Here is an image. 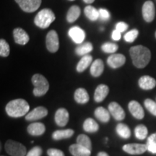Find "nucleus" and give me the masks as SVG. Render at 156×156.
<instances>
[{
  "label": "nucleus",
  "instance_id": "393cba45",
  "mask_svg": "<svg viewBox=\"0 0 156 156\" xmlns=\"http://www.w3.org/2000/svg\"><path fill=\"white\" fill-rule=\"evenodd\" d=\"M74 134V130L71 129L64 130H56L52 134V138L55 140H59L62 139H68Z\"/></svg>",
  "mask_w": 156,
  "mask_h": 156
},
{
  "label": "nucleus",
  "instance_id": "7ed1b4c3",
  "mask_svg": "<svg viewBox=\"0 0 156 156\" xmlns=\"http://www.w3.org/2000/svg\"><path fill=\"white\" fill-rule=\"evenodd\" d=\"M55 19V15L51 9H44L37 14L34 19V23L39 28L46 29L50 26Z\"/></svg>",
  "mask_w": 156,
  "mask_h": 156
},
{
  "label": "nucleus",
  "instance_id": "37998d69",
  "mask_svg": "<svg viewBox=\"0 0 156 156\" xmlns=\"http://www.w3.org/2000/svg\"><path fill=\"white\" fill-rule=\"evenodd\" d=\"M97 156H109V155L106 153H105V152H100V153L98 154Z\"/></svg>",
  "mask_w": 156,
  "mask_h": 156
},
{
  "label": "nucleus",
  "instance_id": "49530a36",
  "mask_svg": "<svg viewBox=\"0 0 156 156\" xmlns=\"http://www.w3.org/2000/svg\"><path fill=\"white\" fill-rule=\"evenodd\" d=\"M69 1H75V0H69Z\"/></svg>",
  "mask_w": 156,
  "mask_h": 156
},
{
  "label": "nucleus",
  "instance_id": "473e14b6",
  "mask_svg": "<svg viewBox=\"0 0 156 156\" xmlns=\"http://www.w3.org/2000/svg\"><path fill=\"white\" fill-rule=\"evenodd\" d=\"M147 151L152 153L156 154V133L151 134L148 137L147 142Z\"/></svg>",
  "mask_w": 156,
  "mask_h": 156
},
{
  "label": "nucleus",
  "instance_id": "7c9ffc66",
  "mask_svg": "<svg viewBox=\"0 0 156 156\" xmlns=\"http://www.w3.org/2000/svg\"><path fill=\"white\" fill-rule=\"evenodd\" d=\"M135 136L139 140H144L147 137L148 134L147 128L143 124H140L136 126L134 129Z\"/></svg>",
  "mask_w": 156,
  "mask_h": 156
},
{
  "label": "nucleus",
  "instance_id": "2f4dec72",
  "mask_svg": "<svg viewBox=\"0 0 156 156\" xmlns=\"http://www.w3.org/2000/svg\"><path fill=\"white\" fill-rule=\"evenodd\" d=\"M77 143L83 146L90 151H91V149H92V144H91L90 139L85 134H80L77 136Z\"/></svg>",
  "mask_w": 156,
  "mask_h": 156
},
{
  "label": "nucleus",
  "instance_id": "dca6fc26",
  "mask_svg": "<svg viewBox=\"0 0 156 156\" xmlns=\"http://www.w3.org/2000/svg\"><path fill=\"white\" fill-rule=\"evenodd\" d=\"M13 37L16 44L20 45H25L28 44L30 38L25 31L23 28H17L13 30Z\"/></svg>",
  "mask_w": 156,
  "mask_h": 156
},
{
  "label": "nucleus",
  "instance_id": "cd10ccee",
  "mask_svg": "<svg viewBox=\"0 0 156 156\" xmlns=\"http://www.w3.org/2000/svg\"><path fill=\"white\" fill-rule=\"evenodd\" d=\"M93 49V44L90 42H85L80 46H77L75 49V52L79 56H85Z\"/></svg>",
  "mask_w": 156,
  "mask_h": 156
},
{
  "label": "nucleus",
  "instance_id": "aec40b11",
  "mask_svg": "<svg viewBox=\"0 0 156 156\" xmlns=\"http://www.w3.org/2000/svg\"><path fill=\"white\" fill-rule=\"evenodd\" d=\"M28 132L33 136L42 135L46 131V127L44 124L40 122L32 123L28 126Z\"/></svg>",
  "mask_w": 156,
  "mask_h": 156
},
{
  "label": "nucleus",
  "instance_id": "2eb2a0df",
  "mask_svg": "<svg viewBox=\"0 0 156 156\" xmlns=\"http://www.w3.org/2000/svg\"><path fill=\"white\" fill-rule=\"evenodd\" d=\"M69 112L67 109L61 108L56 111L55 114V122L56 124L59 126H64L67 124L69 122Z\"/></svg>",
  "mask_w": 156,
  "mask_h": 156
},
{
  "label": "nucleus",
  "instance_id": "c03bdc74",
  "mask_svg": "<svg viewBox=\"0 0 156 156\" xmlns=\"http://www.w3.org/2000/svg\"><path fill=\"white\" fill-rule=\"evenodd\" d=\"M86 4H92L93 2H94L95 0H83Z\"/></svg>",
  "mask_w": 156,
  "mask_h": 156
},
{
  "label": "nucleus",
  "instance_id": "f03ea898",
  "mask_svg": "<svg viewBox=\"0 0 156 156\" xmlns=\"http://www.w3.org/2000/svg\"><path fill=\"white\" fill-rule=\"evenodd\" d=\"M5 110L9 116L18 118L27 115L30 110V106L24 99L18 98L9 101L6 106Z\"/></svg>",
  "mask_w": 156,
  "mask_h": 156
},
{
  "label": "nucleus",
  "instance_id": "f8f14e48",
  "mask_svg": "<svg viewBox=\"0 0 156 156\" xmlns=\"http://www.w3.org/2000/svg\"><path fill=\"white\" fill-rule=\"evenodd\" d=\"M108 111L112 116L117 121H122L125 118L124 109L116 102H112L108 105Z\"/></svg>",
  "mask_w": 156,
  "mask_h": 156
},
{
  "label": "nucleus",
  "instance_id": "ddd939ff",
  "mask_svg": "<svg viewBox=\"0 0 156 156\" xmlns=\"http://www.w3.org/2000/svg\"><path fill=\"white\" fill-rule=\"evenodd\" d=\"M69 36L76 44H80L84 41L85 38V33L80 27L75 26L69 30Z\"/></svg>",
  "mask_w": 156,
  "mask_h": 156
},
{
  "label": "nucleus",
  "instance_id": "20e7f679",
  "mask_svg": "<svg viewBox=\"0 0 156 156\" xmlns=\"http://www.w3.org/2000/svg\"><path fill=\"white\" fill-rule=\"evenodd\" d=\"M32 83L34 85V95L36 97L44 95L49 89V83L48 80L41 74H36L33 76Z\"/></svg>",
  "mask_w": 156,
  "mask_h": 156
},
{
  "label": "nucleus",
  "instance_id": "c85d7f7f",
  "mask_svg": "<svg viewBox=\"0 0 156 156\" xmlns=\"http://www.w3.org/2000/svg\"><path fill=\"white\" fill-rule=\"evenodd\" d=\"M85 16L91 21H95L99 18V11L93 6H87L84 9Z\"/></svg>",
  "mask_w": 156,
  "mask_h": 156
},
{
  "label": "nucleus",
  "instance_id": "423d86ee",
  "mask_svg": "<svg viewBox=\"0 0 156 156\" xmlns=\"http://www.w3.org/2000/svg\"><path fill=\"white\" fill-rule=\"evenodd\" d=\"M46 48L48 51L55 53L59 48V41L57 33L55 30H51L48 33L46 38Z\"/></svg>",
  "mask_w": 156,
  "mask_h": 156
},
{
  "label": "nucleus",
  "instance_id": "9b49d317",
  "mask_svg": "<svg viewBox=\"0 0 156 156\" xmlns=\"http://www.w3.org/2000/svg\"><path fill=\"white\" fill-rule=\"evenodd\" d=\"M125 62L126 57L121 54H114L109 56L107 58V64L109 67L113 69L121 67L125 64Z\"/></svg>",
  "mask_w": 156,
  "mask_h": 156
},
{
  "label": "nucleus",
  "instance_id": "4468645a",
  "mask_svg": "<svg viewBox=\"0 0 156 156\" xmlns=\"http://www.w3.org/2000/svg\"><path fill=\"white\" fill-rule=\"evenodd\" d=\"M129 110L132 116L137 119H142L145 116V112L141 105L137 101H132L129 103Z\"/></svg>",
  "mask_w": 156,
  "mask_h": 156
},
{
  "label": "nucleus",
  "instance_id": "ea45409f",
  "mask_svg": "<svg viewBox=\"0 0 156 156\" xmlns=\"http://www.w3.org/2000/svg\"><path fill=\"white\" fill-rule=\"evenodd\" d=\"M99 18H101L103 21H106L110 18V14L108 11L105 9H99Z\"/></svg>",
  "mask_w": 156,
  "mask_h": 156
},
{
  "label": "nucleus",
  "instance_id": "9d476101",
  "mask_svg": "<svg viewBox=\"0 0 156 156\" xmlns=\"http://www.w3.org/2000/svg\"><path fill=\"white\" fill-rule=\"evenodd\" d=\"M48 110L44 106H38L31 111L30 113L25 116V119L27 121H36L41 119L47 116Z\"/></svg>",
  "mask_w": 156,
  "mask_h": 156
},
{
  "label": "nucleus",
  "instance_id": "412c9836",
  "mask_svg": "<svg viewBox=\"0 0 156 156\" xmlns=\"http://www.w3.org/2000/svg\"><path fill=\"white\" fill-rule=\"evenodd\" d=\"M103 69H104V64L103 61L100 58H98L91 64L90 74L95 77H99L102 75Z\"/></svg>",
  "mask_w": 156,
  "mask_h": 156
},
{
  "label": "nucleus",
  "instance_id": "a18cd8bd",
  "mask_svg": "<svg viewBox=\"0 0 156 156\" xmlns=\"http://www.w3.org/2000/svg\"><path fill=\"white\" fill-rule=\"evenodd\" d=\"M155 38H156V31H155Z\"/></svg>",
  "mask_w": 156,
  "mask_h": 156
},
{
  "label": "nucleus",
  "instance_id": "f3484780",
  "mask_svg": "<svg viewBox=\"0 0 156 156\" xmlns=\"http://www.w3.org/2000/svg\"><path fill=\"white\" fill-rule=\"evenodd\" d=\"M138 84L142 89L148 90L153 89L156 86V80L151 76L145 75L140 78Z\"/></svg>",
  "mask_w": 156,
  "mask_h": 156
},
{
  "label": "nucleus",
  "instance_id": "e433bc0d",
  "mask_svg": "<svg viewBox=\"0 0 156 156\" xmlns=\"http://www.w3.org/2000/svg\"><path fill=\"white\" fill-rule=\"evenodd\" d=\"M139 32L136 29H133V30L129 31L128 33L124 35V40L128 43H132L134 41V40L137 38Z\"/></svg>",
  "mask_w": 156,
  "mask_h": 156
},
{
  "label": "nucleus",
  "instance_id": "c756f323",
  "mask_svg": "<svg viewBox=\"0 0 156 156\" xmlns=\"http://www.w3.org/2000/svg\"><path fill=\"white\" fill-rule=\"evenodd\" d=\"M116 132L121 137L124 139H128L131 136V131L129 126L122 123H120L116 126Z\"/></svg>",
  "mask_w": 156,
  "mask_h": 156
},
{
  "label": "nucleus",
  "instance_id": "39448f33",
  "mask_svg": "<svg viewBox=\"0 0 156 156\" xmlns=\"http://www.w3.org/2000/svg\"><path fill=\"white\" fill-rule=\"evenodd\" d=\"M5 151L11 156H25L26 154V147L23 144L14 140H9L5 145Z\"/></svg>",
  "mask_w": 156,
  "mask_h": 156
},
{
  "label": "nucleus",
  "instance_id": "bb28decb",
  "mask_svg": "<svg viewBox=\"0 0 156 156\" xmlns=\"http://www.w3.org/2000/svg\"><path fill=\"white\" fill-rule=\"evenodd\" d=\"M83 129L85 132H90V133H94L98 130L99 126L94 119L88 118L84 122Z\"/></svg>",
  "mask_w": 156,
  "mask_h": 156
},
{
  "label": "nucleus",
  "instance_id": "4be33fe9",
  "mask_svg": "<svg viewBox=\"0 0 156 156\" xmlns=\"http://www.w3.org/2000/svg\"><path fill=\"white\" fill-rule=\"evenodd\" d=\"M74 97H75L76 102L80 103V104H85L89 101L88 93H87L86 90L82 88V87L76 90Z\"/></svg>",
  "mask_w": 156,
  "mask_h": 156
},
{
  "label": "nucleus",
  "instance_id": "f257e3e1",
  "mask_svg": "<svg viewBox=\"0 0 156 156\" xmlns=\"http://www.w3.org/2000/svg\"><path fill=\"white\" fill-rule=\"evenodd\" d=\"M129 54L133 64L140 69L145 67L151 61V51L142 45L132 46L129 50Z\"/></svg>",
  "mask_w": 156,
  "mask_h": 156
},
{
  "label": "nucleus",
  "instance_id": "6ab92c4d",
  "mask_svg": "<svg viewBox=\"0 0 156 156\" xmlns=\"http://www.w3.org/2000/svg\"><path fill=\"white\" fill-rule=\"evenodd\" d=\"M108 87L106 85H99L95 89L94 93V100L97 103H100L106 98L108 94Z\"/></svg>",
  "mask_w": 156,
  "mask_h": 156
},
{
  "label": "nucleus",
  "instance_id": "1a4fd4ad",
  "mask_svg": "<svg viewBox=\"0 0 156 156\" xmlns=\"http://www.w3.org/2000/svg\"><path fill=\"white\" fill-rule=\"evenodd\" d=\"M122 148L123 151L130 155H140L147 151V145L145 144H126Z\"/></svg>",
  "mask_w": 156,
  "mask_h": 156
},
{
  "label": "nucleus",
  "instance_id": "a878e982",
  "mask_svg": "<svg viewBox=\"0 0 156 156\" xmlns=\"http://www.w3.org/2000/svg\"><path fill=\"white\" fill-rule=\"evenodd\" d=\"M80 15V9L77 5H73L68 10L67 15V20L69 23H74L77 20Z\"/></svg>",
  "mask_w": 156,
  "mask_h": 156
},
{
  "label": "nucleus",
  "instance_id": "a211bd4d",
  "mask_svg": "<svg viewBox=\"0 0 156 156\" xmlns=\"http://www.w3.org/2000/svg\"><path fill=\"white\" fill-rule=\"evenodd\" d=\"M69 150L73 156H90L91 154V151L77 143L72 145Z\"/></svg>",
  "mask_w": 156,
  "mask_h": 156
},
{
  "label": "nucleus",
  "instance_id": "79ce46f5",
  "mask_svg": "<svg viewBox=\"0 0 156 156\" xmlns=\"http://www.w3.org/2000/svg\"><path fill=\"white\" fill-rule=\"evenodd\" d=\"M112 37L114 41H119L121 38V33L119 30H114L112 33Z\"/></svg>",
  "mask_w": 156,
  "mask_h": 156
},
{
  "label": "nucleus",
  "instance_id": "5701e85b",
  "mask_svg": "<svg viewBox=\"0 0 156 156\" xmlns=\"http://www.w3.org/2000/svg\"><path fill=\"white\" fill-rule=\"evenodd\" d=\"M95 116L101 122H108L110 120V112L103 107H98L95 110Z\"/></svg>",
  "mask_w": 156,
  "mask_h": 156
},
{
  "label": "nucleus",
  "instance_id": "de8ad7c7",
  "mask_svg": "<svg viewBox=\"0 0 156 156\" xmlns=\"http://www.w3.org/2000/svg\"><path fill=\"white\" fill-rule=\"evenodd\" d=\"M2 156H3V155H2Z\"/></svg>",
  "mask_w": 156,
  "mask_h": 156
},
{
  "label": "nucleus",
  "instance_id": "6e6552de",
  "mask_svg": "<svg viewBox=\"0 0 156 156\" xmlns=\"http://www.w3.org/2000/svg\"><path fill=\"white\" fill-rule=\"evenodd\" d=\"M142 17L147 23L153 21L155 16V8L154 3L152 1H147L144 3L142 9Z\"/></svg>",
  "mask_w": 156,
  "mask_h": 156
},
{
  "label": "nucleus",
  "instance_id": "72a5a7b5",
  "mask_svg": "<svg viewBox=\"0 0 156 156\" xmlns=\"http://www.w3.org/2000/svg\"><path fill=\"white\" fill-rule=\"evenodd\" d=\"M10 48L9 44L6 41L5 39L0 40V56L2 57H7L9 55Z\"/></svg>",
  "mask_w": 156,
  "mask_h": 156
},
{
  "label": "nucleus",
  "instance_id": "b1692460",
  "mask_svg": "<svg viewBox=\"0 0 156 156\" xmlns=\"http://www.w3.org/2000/svg\"><path fill=\"white\" fill-rule=\"evenodd\" d=\"M92 56L88 55V54L83 56V57H82L80 62H78L77 65V71L78 73H83L90 65V64L92 63Z\"/></svg>",
  "mask_w": 156,
  "mask_h": 156
},
{
  "label": "nucleus",
  "instance_id": "58836bf2",
  "mask_svg": "<svg viewBox=\"0 0 156 156\" xmlns=\"http://www.w3.org/2000/svg\"><path fill=\"white\" fill-rule=\"evenodd\" d=\"M47 154L48 156H65L61 150L55 149V148L48 149L47 151Z\"/></svg>",
  "mask_w": 156,
  "mask_h": 156
},
{
  "label": "nucleus",
  "instance_id": "0eeeda50",
  "mask_svg": "<svg viewBox=\"0 0 156 156\" xmlns=\"http://www.w3.org/2000/svg\"><path fill=\"white\" fill-rule=\"evenodd\" d=\"M25 12H34L40 7L42 0H15Z\"/></svg>",
  "mask_w": 156,
  "mask_h": 156
},
{
  "label": "nucleus",
  "instance_id": "4c0bfd02",
  "mask_svg": "<svg viewBox=\"0 0 156 156\" xmlns=\"http://www.w3.org/2000/svg\"><path fill=\"white\" fill-rule=\"evenodd\" d=\"M42 149L39 146H36L33 147L30 151L27 153L26 156H41L42 155Z\"/></svg>",
  "mask_w": 156,
  "mask_h": 156
},
{
  "label": "nucleus",
  "instance_id": "c9c22d12",
  "mask_svg": "<svg viewBox=\"0 0 156 156\" xmlns=\"http://www.w3.org/2000/svg\"><path fill=\"white\" fill-rule=\"evenodd\" d=\"M144 103H145V108H147L148 112L156 116V103L155 101L147 98L145 101Z\"/></svg>",
  "mask_w": 156,
  "mask_h": 156
},
{
  "label": "nucleus",
  "instance_id": "a19ab883",
  "mask_svg": "<svg viewBox=\"0 0 156 156\" xmlns=\"http://www.w3.org/2000/svg\"><path fill=\"white\" fill-rule=\"evenodd\" d=\"M127 28H128V25L124 22L118 23L116 25V30H119L120 33L124 32V31L127 30Z\"/></svg>",
  "mask_w": 156,
  "mask_h": 156
},
{
  "label": "nucleus",
  "instance_id": "f704fd0d",
  "mask_svg": "<svg viewBox=\"0 0 156 156\" xmlns=\"http://www.w3.org/2000/svg\"><path fill=\"white\" fill-rule=\"evenodd\" d=\"M119 46L116 44H113V43H105L104 44L102 45L101 46V49L105 53H110L114 54L118 50Z\"/></svg>",
  "mask_w": 156,
  "mask_h": 156
}]
</instances>
